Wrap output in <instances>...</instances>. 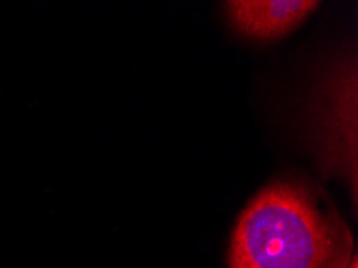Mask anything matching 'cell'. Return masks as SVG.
<instances>
[{
    "label": "cell",
    "instance_id": "6da1fadb",
    "mask_svg": "<svg viewBox=\"0 0 358 268\" xmlns=\"http://www.w3.org/2000/svg\"><path fill=\"white\" fill-rule=\"evenodd\" d=\"M323 198L301 182L265 187L236 223L229 268H349L350 232Z\"/></svg>",
    "mask_w": 358,
    "mask_h": 268
},
{
    "label": "cell",
    "instance_id": "3957f363",
    "mask_svg": "<svg viewBox=\"0 0 358 268\" xmlns=\"http://www.w3.org/2000/svg\"><path fill=\"white\" fill-rule=\"evenodd\" d=\"M349 268H358V264H357V257H355V255H354V259H352V262H350Z\"/></svg>",
    "mask_w": 358,
    "mask_h": 268
},
{
    "label": "cell",
    "instance_id": "7a4b0ae2",
    "mask_svg": "<svg viewBox=\"0 0 358 268\" xmlns=\"http://www.w3.org/2000/svg\"><path fill=\"white\" fill-rule=\"evenodd\" d=\"M318 5L310 0H233L225 10L241 34L270 41L299 26Z\"/></svg>",
    "mask_w": 358,
    "mask_h": 268
}]
</instances>
